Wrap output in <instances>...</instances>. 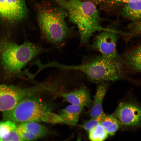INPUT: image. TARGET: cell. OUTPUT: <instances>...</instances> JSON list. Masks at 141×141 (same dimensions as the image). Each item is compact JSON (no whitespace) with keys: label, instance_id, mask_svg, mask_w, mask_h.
Instances as JSON below:
<instances>
[{"label":"cell","instance_id":"obj_4","mask_svg":"<svg viewBox=\"0 0 141 141\" xmlns=\"http://www.w3.org/2000/svg\"><path fill=\"white\" fill-rule=\"evenodd\" d=\"M44 51L38 45L29 41L19 45L0 39V61L5 71L12 75H20L29 62Z\"/></svg>","mask_w":141,"mask_h":141},{"label":"cell","instance_id":"obj_16","mask_svg":"<svg viewBox=\"0 0 141 141\" xmlns=\"http://www.w3.org/2000/svg\"><path fill=\"white\" fill-rule=\"evenodd\" d=\"M19 125L38 139L45 136L48 133V130L46 127L37 122H24L20 123Z\"/></svg>","mask_w":141,"mask_h":141},{"label":"cell","instance_id":"obj_11","mask_svg":"<svg viewBox=\"0 0 141 141\" xmlns=\"http://www.w3.org/2000/svg\"><path fill=\"white\" fill-rule=\"evenodd\" d=\"M107 82L102 81L98 83L90 113L91 118L96 117L104 112L102 104L108 87Z\"/></svg>","mask_w":141,"mask_h":141},{"label":"cell","instance_id":"obj_12","mask_svg":"<svg viewBox=\"0 0 141 141\" xmlns=\"http://www.w3.org/2000/svg\"><path fill=\"white\" fill-rule=\"evenodd\" d=\"M16 123L10 121H0V141H22Z\"/></svg>","mask_w":141,"mask_h":141},{"label":"cell","instance_id":"obj_19","mask_svg":"<svg viewBox=\"0 0 141 141\" xmlns=\"http://www.w3.org/2000/svg\"><path fill=\"white\" fill-rule=\"evenodd\" d=\"M105 115L103 112L96 117L91 118L90 119L85 121L80 127L89 132L97 125L101 124Z\"/></svg>","mask_w":141,"mask_h":141},{"label":"cell","instance_id":"obj_17","mask_svg":"<svg viewBox=\"0 0 141 141\" xmlns=\"http://www.w3.org/2000/svg\"><path fill=\"white\" fill-rule=\"evenodd\" d=\"M108 135H112L118 130L120 123L114 116L105 114L100 124Z\"/></svg>","mask_w":141,"mask_h":141},{"label":"cell","instance_id":"obj_3","mask_svg":"<svg viewBox=\"0 0 141 141\" xmlns=\"http://www.w3.org/2000/svg\"><path fill=\"white\" fill-rule=\"evenodd\" d=\"M51 108L39 98L30 96L21 100L12 109L3 112V120L20 123L40 121L64 123L59 115L51 112Z\"/></svg>","mask_w":141,"mask_h":141},{"label":"cell","instance_id":"obj_2","mask_svg":"<svg viewBox=\"0 0 141 141\" xmlns=\"http://www.w3.org/2000/svg\"><path fill=\"white\" fill-rule=\"evenodd\" d=\"M37 11L38 24L44 37L55 46L63 45L70 33L66 21L67 11L46 3L38 4Z\"/></svg>","mask_w":141,"mask_h":141},{"label":"cell","instance_id":"obj_21","mask_svg":"<svg viewBox=\"0 0 141 141\" xmlns=\"http://www.w3.org/2000/svg\"><path fill=\"white\" fill-rule=\"evenodd\" d=\"M133 32L141 34V20H137L131 26Z\"/></svg>","mask_w":141,"mask_h":141},{"label":"cell","instance_id":"obj_20","mask_svg":"<svg viewBox=\"0 0 141 141\" xmlns=\"http://www.w3.org/2000/svg\"><path fill=\"white\" fill-rule=\"evenodd\" d=\"M17 131L22 141L34 140L38 139L36 137L30 133L19 124L17 125Z\"/></svg>","mask_w":141,"mask_h":141},{"label":"cell","instance_id":"obj_5","mask_svg":"<svg viewBox=\"0 0 141 141\" xmlns=\"http://www.w3.org/2000/svg\"><path fill=\"white\" fill-rule=\"evenodd\" d=\"M121 59L112 60L101 55H93L84 58L80 64L74 66L59 65L65 70H74L82 72L90 81L99 83L114 81L120 78L122 73Z\"/></svg>","mask_w":141,"mask_h":141},{"label":"cell","instance_id":"obj_14","mask_svg":"<svg viewBox=\"0 0 141 141\" xmlns=\"http://www.w3.org/2000/svg\"><path fill=\"white\" fill-rule=\"evenodd\" d=\"M124 62L133 70L141 72V45L134 48L124 55Z\"/></svg>","mask_w":141,"mask_h":141},{"label":"cell","instance_id":"obj_10","mask_svg":"<svg viewBox=\"0 0 141 141\" xmlns=\"http://www.w3.org/2000/svg\"><path fill=\"white\" fill-rule=\"evenodd\" d=\"M61 95L71 104L83 108L90 106L92 103L89 91L84 86L77 90L62 93Z\"/></svg>","mask_w":141,"mask_h":141},{"label":"cell","instance_id":"obj_7","mask_svg":"<svg viewBox=\"0 0 141 141\" xmlns=\"http://www.w3.org/2000/svg\"><path fill=\"white\" fill-rule=\"evenodd\" d=\"M32 94L30 88L0 85V112L12 109L21 100Z\"/></svg>","mask_w":141,"mask_h":141},{"label":"cell","instance_id":"obj_18","mask_svg":"<svg viewBox=\"0 0 141 141\" xmlns=\"http://www.w3.org/2000/svg\"><path fill=\"white\" fill-rule=\"evenodd\" d=\"M108 134L101 124H99L89 132V138L92 141H102L107 138Z\"/></svg>","mask_w":141,"mask_h":141},{"label":"cell","instance_id":"obj_1","mask_svg":"<svg viewBox=\"0 0 141 141\" xmlns=\"http://www.w3.org/2000/svg\"><path fill=\"white\" fill-rule=\"evenodd\" d=\"M54 0L67 11L69 20L76 26L81 45H88L91 37L96 32L112 30L100 25L98 10L91 2L81 0Z\"/></svg>","mask_w":141,"mask_h":141},{"label":"cell","instance_id":"obj_8","mask_svg":"<svg viewBox=\"0 0 141 141\" xmlns=\"http://www.w3.org/2000/svg\"><path fill=\"white\" fill-rule=\"evenodd\" d=\"M114 116L125 126H139L141 125V105L133 102H122L119 104Z\"/></svg>","mask_w":141,"mask_h":141},{"label":"cell","instance_id":"obj_9","mask_svg":"<svg viewBox=\"0 0 141 141\" xmlns=\"http://www.w3.org/2000/svg\"><path fill=\"white\" fill-rule=\"evenodd\" d=\"M27 12L25 0H0V17L11 22L24 18Z\"/></svg>","mask_w":141,"mask_h":141},{"label":"cell","instance_id":"obj_15","mask_svg":"<svg viewBox=\"0 0 141 141\" xmlns=\"http://www.w3.org/2000/svg\"><path fill=\"white\" fill-rule=\"evenodd\" d=\"M122 13L124 17L128 19L141 20V0H133L126 3Z\"/></svg>","mask_w":141,"mask_h":141},{"label":"cell","instance_id":"obj_6","mask_svg":"<svg viewBox=\"0 0 141 141\" xmlns=\"http://www.w3.org/2000/svg\"><path fill=\"white\" fill-rule=\"evenodd\" d=\"M117 33L116 31L113 30L101 31L95 37L90 47L106 58L112 60L121 59L116 49Z\"/></svg>","mask_w":141,"mask_h":141},{"label":"cell","instance_id":"obj_13","mask_svg":"<svg viewBox=\"0 0 141 141\" xmlns=\"http://www.w3.org/2000/svg\"><path fill=\"white\" fill-rule=\"evenodd\" d=\"M83 108L71 104L61 110L60 116L65 123L75 126L77 123Z\"/></svg>","mask_w":141,"mask_h":141}]
</instances>
